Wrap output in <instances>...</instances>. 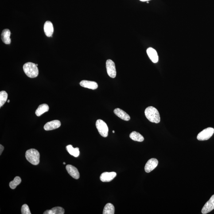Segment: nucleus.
<instances>
[{"instance_id": "c85d7f7f", "label": "nucleus", "mask_w": 214, "mask_h": 214, "mask_svg": "<svg viewBox=\"0 0 214 214\" xmlns=\"http://www.w3.org/2000/svg\"><path fill=\"white\" fill-rule=\"evenodd\" d=\"M113 133H115V131H114V130H113Z\"/></svg>"}, {"instance_id": "1a4fd4ad", "label": "nucleus", "mask_w": 214, "mask_h": 214, "mask_svg": "<svg viewBox=\"0 0 214 214\" xmlns=\"http://www.w3.org/2000/svg\"><path fill=\"white\" fill-rule=\"evenodd\" d=\"M61 123L60 121L58 120L51 121L47 122L44 126V130L48 131L57 129L61 126Z\"/></svg>"}, {"instance_id": "20e7f679", "label": "nucleus", "mask_w": 214, "mask_h": 214, "mask_svg": "<svg viewBox=\"0 0 214 214\" xmlns=\"http://www.w3.org/2000/svg\"><path fill=\"white\" fill-rule=\"evenodd\" d=\"M96 126L99 134L103 137H107L108 134V126L104 121L102 119H98L96 121Z\"/></svg>"}, {"instance_id": "cd10ccee", "label": "nucleus", "mask_w": 214, "mask_h": 214, "mask_svg": "<svg viewBox=\"0 0 214 214\" xmlns=\"http://www.w3.org/2000/svg\"><path fill=\"white\" fill-rule=\"evenodd\" d=\"M63 164H64V165H65L66 163H65V162L63 163Z\"/></svg>"}, {"instance_id": "6ab92c4d", "label": "nucleus", "mask_w": 214, "mask_h": 214, "mask_svg": "<svg viewBox=\"0 0 214 214\" xmlns=\"http://www.w3.org/2000/svg\"><path fill=\"white\" fill-rule=\"evenodd\" d=\"M66 148L68 153L71 156L75 157H78L80 154L78 148H74L71 145H69L66 147Z\"/></svg>"}, {"instance_id": "4468645a", "label": "nucleus", "mask_w": 214, "mask_h": 214, "mask_svg": "<svg viewBox=\"0 0 214 214\" xmlns=\"http://www.w3.org/2000/svg\"><path fill=\"white\" fill-rule=\"evenodd\" d=\"M80 85L82 87L92 90L96 89L98 87V84L96 82L87 80L82 81L80 82Z\"/></svg>"}, {"instance_id": "423d86ee", "label": "nucleus", "mask_w": 214, "mask_h": 214, "mask_svg": "<svg viewBox=\"0 0 214 214\" xmlns=\"http://www.w3.org/2000/svg\"><path fill=\"white\" fill-rule=\"evenodd\" d=\"M106 68L107 74L110 77L114 78L116 76V70L115 63L112 60H107L106 62Z\"/></svg>"}, {"instance_id": "7ed1b4c3", "label": "nucleus", "mask_w": 214, "mask_h": 214, "mask_svg": "<svg viewBox=\"0 0 214 214\" xmlns=\"http://www.w3.org/2000/svg\"><path fill=\"white\" fill-rule=\"evenodd\" d=\"M27 160L32 165H38L40 162V153L37 150L30 149L27 151L25 153Z\"/></svg>"}, {"instance_id": "f3484780", "label": "nucleus", "mask_w": 214, "mask_h": 214, "mask_svg": "<svg viewBox=\"0 0 214 214\" xmlns=\"http://www.w3.org/2000/svg\"><path fill=\"white\" fill-rule=\"evenodd\" d=\"M49 106L46 103H43L39 106L38 108L36 111V115L39 117L44 113L47 112L49 110Z\"/></svg>"}, {"instance_id": "a211bd4d", "label": "nucleus", "mask_w": 214, "mask_h": 214, "mask_svg": "<svg viewBox=\"0 0 214 214\" xmlns=\"http://www.w3.org/2000/svg\"><path fill=\"white\" fill-rule=\"evenodd\" d=\"M65 210L64 208L60 207H54L50 210L44 211V214H64Z\"/></svg>"}, {"instance_id": "6e6552de", "label": "nucleus", "mask_w": 214, "mask_h": 214, "mask_svg": "<svg viewBox=\"0 0 214 214\" xmlns=\"http://www.w3.org/2000/svg\"><path fill=\"white\" fill-rule=\"evenodd\" d=\"M158 164V161L155 158H152L147 162L145 166V171L146 173H149L154 170Z\"/></svg>"}, {"instance_id": "aec40b11", "label": "nucleus", "mask_w": 214, "mask_h": 214, "mask_svg": "<svg viewBox=\"0 0 214 214\" xmlns=\"http://www.w3.org/2000/svg\"><path fill=\"white\" fill-rule=\"evenodd\" d=\"M130 138L133 141L137 142H142L144 141V138L139 133L133 131L130 133Z\"/></svg>"}, {"instance_id": "dca6fc26", "label": "nucleus", "mask_w": 214, "mask_h": 214, "mask_svg": "<svg viewBox=\"0 0 214 214\" xmlns=\"http://www.w3.org/2000/svg\"><path fill=\"white\" fill-rule=\"evenodd\" d=\"M11 32L9 29H5L2 31L1 34V39L4 43L5 44H10L11 43V39L10 36Z\"/></svg>"}, {"instance_id": "39448f33", "label": "nucleus", "mask_w": 214, "mask_h": 214, "mask_svg": "<svg viewBox=\"0 0 214 214\" xmlns=\"http://www.w3.org/2000/svg\"><path fill=\"white\" fill-rule=\"evenodd\" d=\"M214 129L211 127L207 128L199 133L197 136L199 141H204L209 139L213 135Z\"/></svg>"}, {"instance_id": "9d476101", "label": "nucleus", "mask_w": 214, "mask_h": 214, "mask_svg": "<svg viewBox=\"0 0 214 214\" xmlns=\"http://www.w3.org/2000/svg\"><path fill=\"white\" fill-rule=\"evenodd\" d=\"M116 176L115 172H104L101 175L100 180L103 182H109L112 181Z\"/></svg>"}, {"instance_id": "393cba45", "label": "nucleus", "mask_w": 214, "mask_h": 214, "mask_svg": "<svg viewBox=\"0 0 214 214\" xmlns=\"http://www.w3.org/2000/svg\"><path fill=\"white\" fill-rule=\"evenodd\" d=\"M4 147L3 146H2L1 145H0V155H1V154H2V152H3L4 150Z\"/></svg>"}, {"instance_id": "bb28decb", "label": "nucleus", "mask_w": 214, "mask_h": 214, "mask_svg": "<svg viewBox=\"0 0 214 214\" xmlns=\"http://www.w3.org/2000/svg\"><path fill=\"white\" fill-rule=\"evenodd\" d=\"M7 102H8V103H9V102H10V100H9H9H8V101H7Z\"/></svg>"}, {"instance_id": "f257e3e1", "label": "nucleus", "mask_w": 214, "mask_h": 214, "mask_svg": "<svg viewBox=\"0 0 214 214\" xmlns=\"http://www.w3.org/2000/svg\"><path fill=\"white\" fill-rule=\"evenodd\" d=\"M145 115L149 121L154 123H158L160 122L159 112L155 107L149 106L145 110Z\"/></svg>"}, {"instance_id": "ddd939ff", "label": "nucleus", "mask_w": 214, "mask_h": 214, "mask_svg": "<svg viewBox=\"0 0 214 214\" xmlns=\"http://www.w3.org/2000/svg\"><path fill=\"white\" fill-rule=\"evenodd\" d=\"M44 30L47 37H51L54 32L53 25L52 22L49 21H46L44 24Z\"/></svg>"}, {"instance_id": "5701e85b", "label": "nucleus", "mask_w": 214, "mask_h": 214, "mask_svg": "<svg viewBox=\"0 0 214 214\" xmlns=\"http://www.w3.org/2000/svg\"><path fill=\"white\" fill-rule=\"evenodd\" d=\"M7 93L5 91H1L0 92V107L5 104L8 99Z\"/></svg>"}, {"instance_id": "c756f323", "label": "nucleus", "mask_w": 214, "mask_h": 214, "mask_svg": "<svg viewBox=\"0 0 214 214\" xmlns=\"http://www.w3.org/2000/svg\"><path fill=\"white\" fill-rule=\"evenodd\" d=\"M36 65H37V66H38V64H36Z\"/></svg>"}, {"instance_id": "f8f14e48", "label": "nucleus", "mask_w": 214, "mask_h": 214, "mask_svg": "<svg viewBox=\"0 0 214 214\" xmlns=\"http://www.w3.org/2000/svg\"><path fill=\"white\" fill-rule=\"evenodd\" d=\"M146 52L148 56L153 63H156L158 62V55L155 49L151 47L149 48L147 50Z\"/></svg>"}, {"instance_id": "0eeeda50", "label": "nucleus", "mask_w": 214, "mask_h": 214, "mask_svg": "<svg viewBox=\"0 0 214 214\" xmlns=\"http://www.w3.org/2000/svg\"><path fill=\"white\" fill-rule=\"evenodd\" d=\"M214 209V195L211 196L209 200L205 205L202 209L201 212L206 214L211 212Z\"/></svg>"}, {"instance_id": "b1692460", "label": "nucleus", "mask_w": 214, "mask_h": 214, "mask_svg": "<svg viewBox=\"0 0 214 214\" xmlns=\"http://www.w3.org/2000/svg\"><path fill=\"white\" fill-rule=\"evenodd\" d=\"M21 212L22 214H31L29 206L27 204H24L22 205Z\"/></svg>"}, {"instance_id": "4be33fe9", "label": "nucleus", "mask_w": 214, "mask_h": 214, "mask_svg": "<svg viewBox=\"0 0 214 214\" xmlns=\"http://www.w3.org/2000/svg\"><path fill=\"white\" fill-rule=\"evenodd\" d=\"M21 179L19 177H16L14 178V180L11 181L9 183V186L12 189H15L17 186L21 183Z\"/></svg>"}, {"instance_id": "9b49d317", "label": "nucleus", "mask_w": 214, "mask_h": 214, "mask_svg": "<svg viewBox=\"0 0 214 214\" xmlns=\"http://www.w3.org/2000/svg\"><path fill=\"white\" fill-rule=\"evenodd\" d=\"M66 169L71 177L75 179H78L80 177V174L77 168L72 165H68L66 166Z\"/></svg>"}, {"instance_id": "2eb2a0df", "label": "nucleus", "mask_w": 214, "mask_h": 214, "mask_svg": "<svg viewBox=\"0 0 214 214\" xmlns=\"http://www.w3.org/2000/svg\"><path fill=\"white\" fill-rule=\"evenodd\" d=\"M114 114L121 119L126 121L130 120V117L122 109L117 108L115 109L114 111Z\"/></svg>"}, {"instance_id": "a878e982", "label": "nucleus", "mask_w": 214, "mask_h": 214, "mask_svg": "<svg viewBox=\"0 0 214 214\" xmlns=\"http://www.w3.org/2000/svg\"><path fill=\"white\" fill-rule=\"evenodd\" d=\"M140 1H142V2H145V1H150V0H140Z\"/></svg>"}, {"instance_id": "412c9836", "label": "nucleus", "mask_w": 214, "mask_h": 214, "mask_svg": "<svg viewBox=\"0 0 214 214\" xmlns=\"http://www.w3.org/2000/svg\"><path fill=\"white\" fill-rule=\"evenodd\" d=\"M115 213V207L111 203H108L105 206L103 212V214H114Z\"/></svg>"}, {"instance_id": "f03ea898", "label": "nucleus", "mask_w": 214, "mask_h": 214, "mask_svg": "<svg viewBox=\"0 0 214 214\" xmlns=\"http://www.w3.org/2000/svg\"><path fill=\"white\" fill-rule=\"evenodd\" d=\"M23 70L25 74L31 78L36 77L38 75V68L34 63L30 62L25 63L23 66Z\"/></svg>"}]
</instances>
